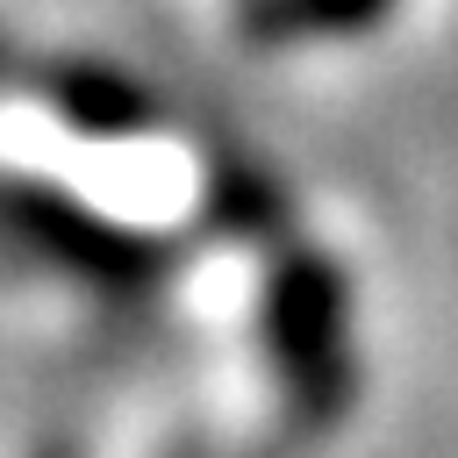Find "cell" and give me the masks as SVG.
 I'll list each match as a JSON object with an SVG mask.
<instances>
[{"instance_id":"cell-1","label":"cell","mask_w":458,"mask_h":458,"mask_svg":"<svg viewBox=\"0 0 458 458\" xmlns=\"http://www.w3.org/2000/svg\"><path fill=\"white\" fill-rule=\"evenodd\" d=\"M265 351H272L301 422L329 429L351 408V394H358L351 293H344V272L322 250H293V258L272 265V279H265Z\"/></svg>"},{"instance_id":"cell-2","label":"cell","mask_w":458,"mask_h":458,"mask_svg":"<svg viewBox=\"0 0 458 458\" xmlns=\"http://www.w3.org/2000/svg\"><path fill=\"white\" fill-rule=\"evenodd\" d=\"M0 236L100 293H150L172 272V243L122 229L100 208H86L43 179H0Z\"/></svg>"},{"instance_id":"cell-3","label":"cell","mask_w":458,"mask_h":458,"mask_svg":"<svg viewBox=\"0 0 458 458\" xmlns=\"http://www.w3.org/2000/svg\"><path fill=\"white\" fill-rule=\"evenodd\" d=\"M43 93H50V107H57L79 136H136V129L157 122L150 93H143L129 72H114V64L72 57V64H57V72L43 79Z\"/></svg>"},{"instance_id":"cell-4","label":"cell","mask_w":458,"mask_h":458,"mask_svg":"<svg viewBox=\"0 0 458 458\" xmlns=\"http://www.w3.org/2000/svg\"><path fill=\"white\" fill-rule=\"evenodd\" d=\"M394 0H250V36L265 43H293V36H351L372 29Z\"/></svg>"},{"instance_id":"cell-5","label":"cell","mask_w":458,"mask_h":458,"mask_svg":"<svg viewBox=\"0 0 458 458\" xmlns=\"http://www.w3.org/2000/svg\"><path fill=\"white\" fill-rule=\"evenodd\" d=\"M14 79H21V64H14V50L0 43V86H14Z\"/></svg>"}]
</instances>
